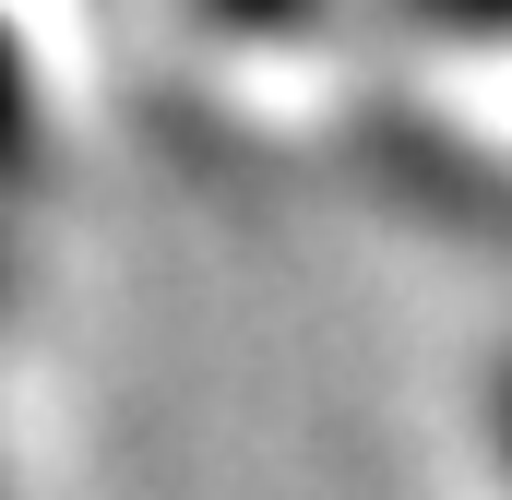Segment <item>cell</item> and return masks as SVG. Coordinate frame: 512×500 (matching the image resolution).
<instances>
[{
	"mask_svg": "<svg viewBox=\"0 0 512 500\" xmlns=\"http://www.w3.org/2000/svg\"><path fill=\"white\" fill-rule=\"evenodd\" d=\"M501 453H512V370H501Z\"/></svg>",
	"mask_w": 512,
	"mask_h": 500,
	"instance_id": "obj_3",
	"label": "cell"
},
{
	"mask_svg": "<svg viewBox=\"0 0 512 500\" xmlns=\"http://www.w3.org/2000/svg\"><path fill=\"white\" fill-rule=\"evenodd\" d=\"M405 12L441 36H512V0H405Z\"/></svg>",
	"mask_w": 512,
	"mask_h": 500,
	"instance_id": "obj_1",
	"label": "cell"
},
{
	"mask_svg": "<svg viewBox=\"0 0 512 500\" xmlns=\"http://www.w3.org/2000/svg\"><path fill=\"white\" fill-rule=\"evenodd\" d=\"M24 143V60H12V36H0V155Z\"/></svg>",
	"mask_w": 512,
	"mask_h": 500,
	"instance_id": "obj_2",
	"label": "cell"
}]
</instances>
